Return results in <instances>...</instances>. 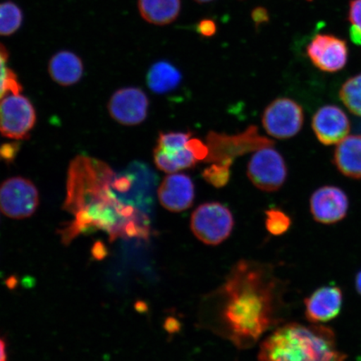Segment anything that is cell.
Returning a JSON list of instances; mask_svg holds the SVG:
<instances>
[{"instance_id":"cell-16","label":"cell","mask_w":361,"mask_h":361,"mask_svg":"<svg viewBox=\"0 0 361 361\" xmlns=\"http://www.w3.org/2000/svg\"><path fill=\"white\" fill-rule=\"evenodd\" d=\"M334 164L347 178L361 179V135H351L337 144Z\"/></svg>"},{"instance_id":"cell-5","label":"cell","mask_w":361,"mask_h":361,"mask_svg":"<svg viewBox=\"0 0 361 361\" xmlns=\"http://www.w3.org/2000/svg\"><path fill=\"white\" fill-rule=\"evenodd\" d=\"M33 104L22 93H11L0 101V133L8 139L25 140L35 128Z\"/></svg>"},{"instance_id":"cell-24","label":"cell","mask_w":361,"mask_h":361,"mask_svg":"<svg viewBox=\"0 0 361 361\" xmlns=\"http://www.w3.org/2000/svg\"><path fill=\"white\" fill-rule=\"evenodd\" d=\"M266 228L273 235L286 233L291 226V219L282 210L272 209L266 211Z\"/></svg>"},{"instance_id":"cell-7","label":"cell","mask_w":361,"mask_h":361,"mask_svg":"<svg viewBox=\"0 0 361 361\" xmlns=\"http://www.w3.org/2000/svg\"><path fill=\"white\" fill-rule=\"evenodd\" d=\"M287 175L283 157L270 147L259 149L248 162L247 177L262 191H278L286 183Z\"/></svg>"},{"instance_id":"cell-12","label":"cell","mask_w":361,"mask_h":361,"mask_svg":"<svg viewBox=\"0 0 361 361\" xmlns=\"http://www.w3.org/2000/svg\"><path fill=\"white\" fill-rule=\"evenodd\" d=\"M316 137L326 146L341 142L350 132V121L345 112L335 105L320 107L312 118Z\"/></svg>"},{"instance_id":"cell-22","label":"cell","mask_w":361,"mask_h":361,"mask_svg":"<svg viewBox=\"0 0 361 361\" xmlns=\"http://www.w3.org/2000/svg\"><path fill=\"white\" fill-rule=\"evenodd\" d=\"M338 96L352 114L361 117V73L347 80Z\"/></svg>"},{"instance_id":"cell-15","label":"cell","mask_w":361,"mask_h":361,"mask_svg":"<svg viewBox=\"0 0 361 361\" xmlns=\"http://www.w3.org/2000/svg\"><path fill=\"white\" fill-rule=\"evenodd\" d=\"M48 72L51 79L61 87L78 83L84 74L82 60L75 53L61 51L49 61Z\"/></svg>"},{"instance_id":"cell-19","label":"cell","mask_w":361,"mask_h":361,"mask_svg":"<svg viewBox=\"0 0 361 361\" xmlns=\"http://www.w3.org/2000/svg\"><path fill=\"white\" fill-rule=\"evenodd\" d=\"M153 156L157 168L169 174L192 169L200 161L189 145L182 150L171 152L161 151L156 147Z\"/></svg>"},{"instance_id":"cell-17","label":"cell","mask_w":361,"mask_h":361,"mask_svg":"<svg viewBox=\"0 0 361 361\" xmlns=\"http://www.w3.org/2000/svg\"><path fill=\"white\" fill-rule=\"evenodd\" d=\"M140 15L147 22L166 25L177 19L180 11V0H138Z\"/></svg>"},{"instance_id":"cell-3","label":"cell","mask_w":361,"mask_h":361,"mask_svg":"<svg viewBox=\"0 0 361 361\" xmlns=\"http://www.w3.org/2000/svg\"><path fill=\"white\" fill-rule=\"evenodd\" d=\"M259 361H346L331 328L284 324L262 342Z\"/></svg>"},{"instance_id":"cell-23","label":"cell","mask_w":361,"mask_h":361,"mask_svg":"<svg viewBox=\"0 0 361 361\" xmlns=\"http://www.w3.org/2000/svg\"><path fill=\"white\" fill-rule=\"evenodd\" d=\"M191 135L190 133H161L156 147L168 152L182 150L188 147Z\"/></svg>"},{"instance_id":"cell-14","label":"cell","mask_w":361,"mask_h":361,"mask_svg":"<svg viewBox=\"0 0 361 361\" xmlns=\"http://www.w3.org/2000/svg\"><path fill=\"white\" fill-rule=\"evenodd\" d=\"M305 317L314 324L326 323L341 313L343 293L337 286L318 288L305 300Z\"/></svg>"},{"instance_id":"cell-9","label":"cell","mask_w":361,"mask_h":361,"mask_svg":"<svg viewBox=\"0 0 361 361\" xmlns=\"http://www.w3.org/2000/svg\"><path fill=\"white\" fill-rule=\"evenodd\" d=\"M149 99L142 89L125 87L116 90L108 102L112 119L123 126L141 124L147 119Z\"/></svg>"},{"instance_id":"cell-4","label":"cell","mask_w":361,"mask_h":361,"mask_svg":"<svg viewBox=\"0 0 361 361\" xmlns=\"http://www.w3.org/2000/svg\"><path fill=\"white\" fill-rule=\"evenodd\" d=\"M234 219L231 211L219 202H207L197 207L191 216V229L207 245H219L233 231Z\"/></svg>"},{"instance_id":"cell-11","label":"cell","mask_w":361,"mask_h":361,"mask_svg":"<svg viewBox=\"0 0 361 361\" xmlns=\"http://www.w3.org/2000/svg\"><path fill=\"white\" fill-rule=\"evenodd\" d=\"M348 210L349 198L340 188H319L310 197V212L316 222L323 224L341 222Z\"/></svg>"},{"instance_id":"cell-8","label":"cell","mask_w":361,"mask_h":361,"mask_svg":"<svg viewBox=\"0 0 361 361\" xmlns=\"http://www.w3.org/2000/svg\"><path fill=\"white\" fill-rule=\"evenodd\" d=\"M303 108L290 98L282 97L271 102L262 117L264 128L271 137L288 139L303 128Z\"/></svg>"},{"instance_id":"cell-21","label":"cell","mask_w":361,"mask_h":361,"mask_svg":"<svg viewBox=\"0 0 361 361\" xmlns=\"http://www.w3.org/2000/svg\"><path fill=\"white\" fill-rule=\"evenodd\" d=\"M24 13L18 4L12 1L0 3V36H11L20 29Z\"/></svg>"},{"instance_id":"cell-6","label":"cell","mask_w":361,"mask_h":361,"mask_svg":"<svg viewBox=\"0 0 361 361\" xmlns=\"http://www.w3.org/2000/svg\"><path fill=\"white\" fill-rule=\"evenodd\" d=\"M39 204L37 188L30 180L13 177L0 185V211L13 219L32 216Z\"/></svg>"},{"instance_id":"cell-29","label":"cell","mask_w":361,"mask_h":361,"mask_svg":"<svg viewBox=\"0 0 361 361\" xmlns=\"http://www.w3.org/2000/svg\"><path fill=\"white\" fill-rule=\"evenodd\" d=\"M355 288L356 290L359 293V295H361V271L356 275L355 277Z\"/></svg>"},{"instance_id":"cell-20","label":"cell","mask_w":361,"mask_h":361,"mask_svg":"<svg viewBox=\"0 0 361 361\" xmlns=\"http://www.w3.org/2000/svg\"><path fill=\"white\" fill-rule=\"evenodd\" d=\"M10 54L0 43V101L11 93H20L23 88L16 74L8 66Z\"/></svg>"},{"instance_id":"cell-26","label":"cell","mask_w":361,"mask_h":361,"mask_svg":"<svg viewBox=\"0 0 361 361\" xmlns=\"http://www.w3.org/2000/svg\"><path fill=\"white\" fill-rule=\"evenodd\" d=\"M349 20L351 25L350 35L355 44H361V0H352L349 8Z\"/></svg>"},{"instance_id":"cell-1","label":"cell","mask_w":361,"mask_h":361,"mask_svg":"<svg viewBox=\"0 0 361 361\" xmlns=\"http://www.w3.org/2000/svg\"><path fill=\"white\" fill-rule=\"evenodd\" d=\"M129 175L117 174L102 161L78 156L71 162L64 209L73 219L61 229V241L69 245L80 234L102 231L116 238L147 239L148 219L132 194Z\"/></svg>"},{"instance_id":"cell-25","label":"cell","mask_w":361,"mask_h":361,"mask_svg":"<svg viewBox=\"0 0 361 361\" xmlns=\"http://www.w3.org/2000/svg\"><path fill=\"white\" fill-rule=\"evenodd\" d=\"M230 162L222 165H214L203 171V178L216 188L225 186L228 182L230 176Z\"/></svg>"},{"instance_id":"cell-30","label":"cell","mask_w":361,"mask_h":361,"mask_svg":"<svg viewBox=\"0 0 361 361\" xmlns=\"http://www.w3.org/2000/svg\"><path fill=\"white\" fill-rule=\"evenodd\" d=\"M195 1H197L198 3H207V2L213 1V0H195Z\"/></svg>"},{"instance_id":"cell-27","label":"cell","mask_w":361,"mask_h":361,"mask_svg":"<svg viewBox=\"0 0 361 361\" xmlns=\"http://www.w3.org/2000/svg\"><path fill=\"white\" fill-rule=\"evenodd\" d=\"M215 25L213 21L205 20L200 22V25H198V30L200 32L205 36H210L214 35L215 32Z\"/></svg>"},{"instance_id":"cell-10","label":"cell","mask_w":361,"mask_h":361,"mask_svg":"<svg viewBox=\"0 0 361 361\" xmlns=\"http://www.w3.org/2000/svg\"><path fill=\"white\" fill-rule=\"evenodd\" d=\"M307 54L319 70L335 73L344 69L349 51L345 40L331 35H317L307 47Z\"/></svg>"},{"instance_id":"cell-13","label":"cell","mask_w":361,"mask_h":361,"mask_svg":"<svg viewBox=\"0 0 361 361\" xmlns=\"http://www.w3.org/2000/svg\"><path fill=\"white\" fill-rule=\"evenodd\" d=\"M161 205L173 213L191 207L195 198L192 180L183 173H171L162 180L157 190Z\"/></svg>"},{"instance_id":"cell-2","label":"cell","mask_w":361,"mask_h":361,"mask_svg":"<svg viewBox=\"0 0 361 361\" xmlns=\"http://www.w3.org/2000/svg\"><path fill=\"white\" fill-rule=\"evenodd\" d=\"M283 283L273 268L241 260L202 302L201 323L237 348H251L281 320Z\"/></svg>"},{"instance_id":"cell-18","label":"cell","mask_w":361,"mask_h":361,"mask_svg":"<svg viewBox=\"0 0 361 361\" xmlns=\"http://www.w3.org/2000/svg\"><path fill=\"white\" fill-rule=\"evenodd\" d=\"M182 82V74L169 61H161L153 64L147 72L149 89L158 94L173 92Z\"/></svg>"},{"instance_id":"cell-28","label":"cell","mask_w":361,"mask_h":361,"mask_svg":"<svg viewBox=\"0 0 361 361\" xmlns=\"http://www.w3.org/2000/svg\"><path fill=\"white\" fill-rule=\"evenodd\" d=\"M6 344L1 338H0V361H7Z\"/></svg>"}]
</instances>
